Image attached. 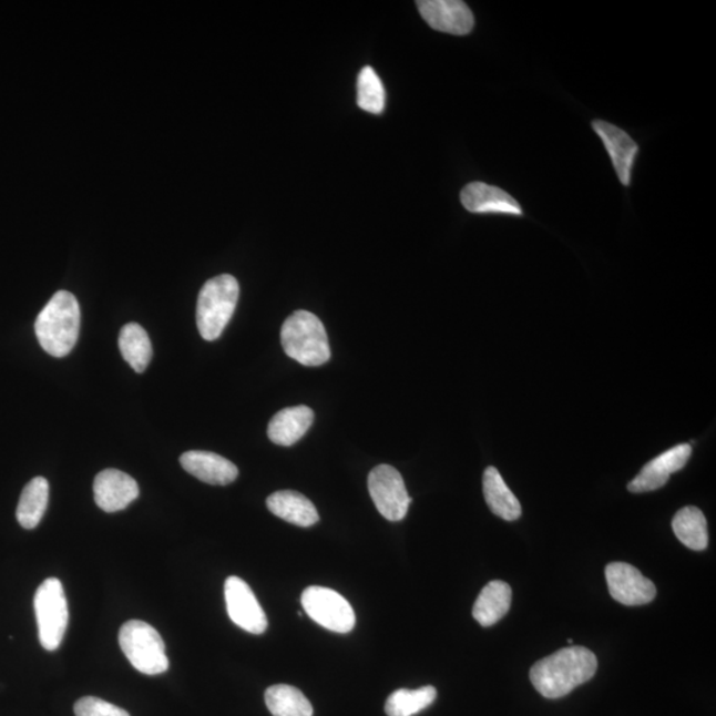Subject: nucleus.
Segmentation results:
<instances>
[{
	"label": "nucleus",
	"mask_w": 716,
	"mask_h": 716,
	"mask_svg": "<svg viewBox=\"0 0 716 716\" xmlns=\"http://www.w3.org/2000/svg\"><path fill=\"white\" fill-rule=\"evenodd\" d=\"M597 667V657L590 648L569 646L536 662L530 678L544 698L559 699L591 681Z\"/></svg>",
	"instance_id": "obj_1"
},
{
	"label": "nucleus",
	"mask_w": 716,
	"mask_h": 716,
	"mask_svg": "<svg viewBox=\"0 0 716 716\" xmlns=\"http://www.w3.org/2000/svg\"><path fill=\"white\" fill-rule=\"evenodd\" d=\"M80 306L69 290H58L35 321L40 346L53 357H65L76 346L80 333Z\"/></svg>",
	"instance_id": "obj_2"
},
{
	"label": "nucleus",
	"mask_w": 716,
	"mask_h": 716,
	"mask_svg": "<svg viewBox=\"0 0 716 716\" xmlns=\"http://www.w3.org/2000/svg\"><path fill=\"white\" fill-rule=\"evenodd\" d=\"M280 336L287 356L304 367H321L329 361L327 330L316 315L297 310L283 324Z\"/></svg>",
	"instance_id": "obj_3"
},
{
	"label": "nucleus",
	"mask_w": 716,
	"mask_h": 716,
	"mask_svg": "<svg viewBox=\"0 0 716 716\" xmlns=\"http://www.w3.org/2000/svg\"><path fill=\"white\" fill-rule=\"evenodd\" d=\"M239 300V283L232 275H219L202 287L197 304V326L207 341L219 339Z\"/></svg>",
	"instance_id": "obj_4"
},
{
	"label": "nucleus",
	"mask_w": 716,
	"mask_h": 716,
	"mask_svg": "<svg viewBox=\"0 0 716 716\" xmlns=\"http://www.w3.org/2000/svg\"><path fill=\"white\" fill-rule=\"evenodd\" d=\"M119 643L121 651L140 673L158 675L167 672L165 643L152 625L139 620L127 621L121 626Z\"/></svg>",
	"instance_id": "obj_5"
},
{
	"label": "nucleus",
	"mask_w": 716,
	"mask_h": 716,
	"mask_svg": "<svg viewBox=\"0 0 716 716\" xmlns=\"http://www.w3.org/2000/svg\"><path fill=\"white\" fill-rule=\"evenodd\" d=\"M35 612L40 644L53 652L62 645L69 627V604L62 581L47 579L35 594Z\"/></svg>",
	"instance_id": "obj_6"
},
{
	"label": "nucleus",
	"mask_w": 716,
	"mask_h": 716,
	"mask_svg": "<svg viewBox=\"0 0 716 716\" xmlns=\"http://www.w3.org/2000/svg\"><path fill=\"white\" fill-rule=\"evenodd\" d=\"M304 612L315 623L335 633L347 634L356 625V614L348 601L329 587L309 586L301 594Z\"/></svg>",
	"instance_id": "obj_7"
},
{
	"label": "nucleus",
	"mask_w": 716,
	"mask_h": 716,
	"mask_svg": "<svg viewBox=\"0 0 716 716\" xmlns=\"http://www.w3.org/2000/svg\"><path fill=\"white\" fill-rule=\"evenodd\" d=\"M368 489L376 509L390 522H400L409 511L411 499L403 479L389 464L377 466L368 477Z\"/></svg>",
	"instance_id": "obj_8"
},
{
	"label": "nucleus",
	"mask_w": 716,
	"mask_h": 716,
	"mask_svg": "<svg viewBox=\"0 0 716 716\" xmlns=\"http://www.w3.org/2000/svg\"><path fill=\"white\" fill-rule=\"evenodd\" d=\"M225 599L228 616L236 626L252 634H263L267 631L266 613L245 581L235 576L228 577L225 583Z\"/></svg>",
	"instance_id": "obj_9"
},
{
	"label": "nucleus",
	"mask_w": 716,
	"mask_h": 716,
	"mask_svg": "<svg viewBox=\"0 0 716 716\" xmlns=\"http://www.w3.org/2000/svg\"><path fill=\"white\" fill-rule=\"evenodd\" d=\"M605 576L611 596L620 604L646 605L652 603L657 594L652 581L631 564L611 563L606 566Z\"/></svg>",
	"instance_id": "obj_10"
},
{
	"label": "nucleus",
	"mask_w": 716,
	"mask_h": 716,
	"mask_svg": "<svg viewBox=\"0 0 716 716\" xmlns=\"http://www.w3.org/2000/svg\"><path fill=\"white\" fill-rule=\"evenodd\" d=\"M417 7L432 30L463 37L474 29V13L461 0H420Z\"/></svg>",
	"instance_id": "obj_11"
},
{
	"label": "nucleus",
	"mask_w": 716,
	"mask_h": 716,
	"mask_svg": "<svg viewBox=\"0 0 716 716\" xmlns=\"http://www.w3.org/2000/svg\"><path fill=\"white\" fill-rule=\"evenodd\" d=\"M592 127L601 141H603L621 184L630 187L634 164H636L640 152L636 141L625 131L621 130V127L607 123V121L594 120Z\"/></svg>",
	"instance_id": "obj_12"
},
{
	"label": "nucleus",
	"mask_w": 716,
	"mask_h": 716,
	"mask_svg": "<svg viewBox=\"0 0 716 716\" xmlns=\"http://www.w3.org/2000/svg\"><path fill=\"white\" fill-rule=\"evenodd\" d=\"M692 457V446L688 443L675 446L664 454L646 463L640 474L627 485L634 494L651 492L664 488L674 472L685 468Z\"/></svg>",
	"instance_id": "obj_13"
},
{
	"label": "nucleus",
	"mask_w": 716,
	"mask_h": 716,
	"mask_svg": "<svg viewBox=\"0 0 716 716\" xmlns=\"http://www.w3.org/2000/svg\"><path fill=\"white\" fill-rule=\"evenodd\" d=\"M94 502L105 512H119L136 501L139 484L131 475L114 469L99 472L93 483Z\"/></svg>",
	"instance_id": "obj_14"
},
{
	"label": "nucleus",
	"mask_w": 716,
	"mask_h": 716,
	"mask_svg": "<svg viewBox=\"0 0 716 716\" xmlns=\"http://www.w3.org/2000/svg\"><path fill=\"white\" fill-rule=\"evenodd\" d=\"M461 202L466 211L472 214L523 215L522 206L511 194L483 182H472L464 186Z\"/></svg>",
	"instance_id": "obj_15"
},
{
	"label": "nucleus",
	"mask_w": 716,
	"mask_h": 716,
	"mask_svg": "<svg viewBox=\"0 0 716 716\" xmlns=\"http://www.w3.org/2000/svg\"><path fill=\"white\" fill-rule=\"evenodd\" d=\"M182 468L200 481L213 485H226L238 478V468L228 459L211 451H187L181 456Z\"/></svg>",
	"instance_id": "obj_16"
},
{
	"label": "nucleus",
	"mask_w": 716,
	"mask_h": 716,
	"mask_svg": "<svg viewBox=\"0 0 716 716\" xmlns=\"http://www.w3.org/2000/svg\"><path fill=\"white\" fill-rule=\"evenodd\" d=\"M314 420V411L308 407L283 409L269 421L267 431L269 441L279 446H293L307 434Z\"/></svg>",
	"instance_id": "obj_17"
},
{
	"label": "nucleus",
	"mask_w": 716,
	"mask_h": 716,
	"mask_svg": "<svg viewBox=\"0 0 716 716\" xmlns=\"http://www.w3.org/2000/svg\"><path fill=\"white\" fill-rule=\"evenodd\" d=\"M268 510L286 522L299 526H313L319 522V513L308 498L296 491H278L267 499Z\"/></svg>",
	"instance_id": "obj_18"
},
{
	"label": "nucleus",
	"mask_w": 716,
	"mask_h": 716,
	"mask_svg": "<svg viewBox=\"0 0 716 716\" xmlns=\"http://www.w3.org/2000/svg\"><path fill=\"white\" fill-rule=\"evenodd\" d=\"M511 601V586L501 580L491 581L479 594L472 616L484 627L495 625L509 613Z\"/></svg>",
	"instance_id": "obj_19"
},
{
	"label": "nucleus",
	"mask_w": 716,
	"mask_h": 716,
	"mask_svg": "<svg viewBox=\"0 0 716 716\" xmlns=\"http://www.w3.org/2000/svg\"><path fill=\"white\" fill-rule=\"evenodd\" d=\"M483 494L485 503L497 516L513 522L522 516V505L505 484L501 472L495 468L485 469L483 475Z\"/></svg>",
	"instance_id": "obj_20"
},
{
	"label": "nucleus",
	"mask_w": 716,
	"mask_h": 716,
	"mask_svg": "<svg viewBox=\"0 0 716 716\" xmlns=\"http://www.w3.org/2000/svg\"><path fill=\"white\" fill-rule=\"evenodd\" d=\"M50 501V484L43 477L33 478L20 495L17 519L25 530H33L42 522Z\"/></svg>",
	"instance_id": "obj_21"
},
{
	"label": "nucleus",
	"mask_w": 716,
	"mask_h": 716,
	"mask_svg": "<svg viewBox=\"0 0 716 716\" xmlns=\"http://www.w3.org/2000/svg\"><path fill=\"white\" fill-rule=\"evenodd\" d=\"M120 352L124 360L137 374H144L153 357L151 339L146 330L137 323H130L121 329L119 337Z\"/></svg>",
	"instance_id": "obj_22"
},
{
	"label": "nucleus",
	"mask_w": 716,
	"mask_h": 716,
	"mask_svg": "<svg viewBox=\"0 0 716 716\" xmlns=\"http://www.w3.org/2000/svg\"><path fill=\"white\" fill-rule=\"evenodd\" d=\"M673 531L679 542L693 551H704L708 545L707 520L697 507L688 505L675 513Z\"/></svg>",
	"instance_id": "obj_23"
},
{
	"label": "nucleus",
	"mask_w": 716,
	"mask_h": 716,
	"mask_svg": "<svg viewBox=\"0 0 716 716\" xmlns=\"http://www.w3.org/2000/svg\"><path fill=\"white\" fill-rule=\"evenodd\" d=\"M266 705L274 716H313L314 707L299 688L275 685L267 688Z\"/></svg>",
	"instance_id": "obj_24"
},
{
	"label": "nucleus",
	"mask_w": 716,
	"mask_h": 716,
	"mask_svg": "<svg viewBox=\"0 0 716 716\" xmlns=\"http://www.w3.org/2000/svg\"><path fill=\"white\" fill-rule=\"evenodd\" d=\"M437 698L436 687L425 686L418 691L400 688L390 695L385 705L388 716H413L434 704Z\"/></svg>",
	"instance_id": "obj_25"
},
{
	"label": "nucleus",
	"mask_w": 716,
	"mask_h": 716,
	"mask_svg": "<svg viewBox=\"0 0 716 716\" xmlns=\"http://www.w3.org/2000/svg\"><path fill=\"white\" fill-rule=\"evenodd\" d=\"M357 105L362 111L380 114L385 108V88L371 67H364L357 79Z\"/></svg>",
	"instance_id": "obj_26"
},
{
	"label": "nucleus",
	"mask_w": 716,
	"mask_h": 716,
	"mask_svg": "<svg viewBox=\"0 0 716 716\" xmlns=\"http://www.w3.org/2000/svg\"><path fill=\"white\" fill-rule=\"evenodd\" d=\"M74 714L76 716H131L124 708L94 697L79 699L74 705Z\"/></svg>",
	"instance_id": "obj_27"
}]
</instances>
